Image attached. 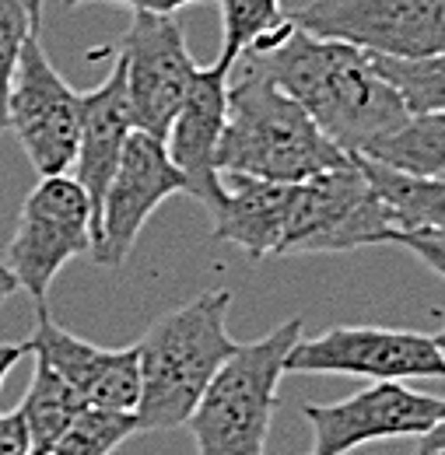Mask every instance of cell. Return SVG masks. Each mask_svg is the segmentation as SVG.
<instances>
[{
	"label": "cell",
	"mask_w": 445,
	"mask_h": 455,
	"mask_svg": "<svg viewBox=\"0 0 445 455\" xmlns=\"http://www.w3.org/2000/svg\"><path fill=\"white\" fill-rule=\"evenodd\" d=\"M228 81L231 74L218 63L200 67L166 137L168 158L186 175V196L204 204L211 218L218 214L224 200L218 148H222L224 119H228Z\"/></svg>",
	"instance_id": "obj_14"
},
{
	"label": "cell",
	"mask_w": 445,
	"mask_h": 455,
	"mask_svg": "<svg viewBox=\"0 0 445 455\" xmlns=\"http://www.w3.org/2000/svg\"><path fill=\"white\" fill-rule=\"evenodd\" d=\"M432 340L439 343V350H442V354H445V326H442V330H439V333H435V337H432Z\"/></svg>",
	"instance_id": "obj_31"
},
{
	"label": "cell",
	"mask_w": 445,
	"mask_h": 455,
	"mask_svg": "<svg viewBox=\"0 0 445 455\" xmlns=\"http://www.w3.org/2000/svg\"><path fill=\"white\" fill-rule=\"evenodd\" d=\"M249 60L274 74V81L302 102L344 155H365L410 116L403 95L379 74L372 53L320 39L298 25L278 50Z\"/></svg>",
	"instance_id": "obj_1"
},
{
	"label": "cell",
	"mask_w": 445,
	"mask_h": 455,
	"mask_svg": "<svg viewBox=\"0 0 445 455\" xmlns=\"http://www.w3.org/2000/svg\"><path fill=\"white\" fill-rule=\"evenodd\" d=\"M312 427L309 455H347L368 442L425 438L445 417V396L417 393L403 382H376L340 403H305Z\"/></svg>",
	"instance_id": "obj_11"
},
{
	"label": "cell",
	"mask_w": 445,
	"mask_h": 455,
	"mask_svg": "<svg viewBox=\"0 0 445 455\" xmlns=\"http://www.w3.org/2000/svg\"><path fill=\"white\" fill-rule=\"evenodd\" d=\"M390 245L414 252L428 270H435L445 281V235L439 231H392Z\"/></svg>",
	"instance_id": "obj_24"
},
{
	"label": "cell",
	"mask_w": 445,
	"mask_h": 455,
	"mask_svg": "<svg viewBox=\"0 0 445 455\" xmlns=\"http://www.w3.org/2000/svg\"><path fill=\"white\" fill-rule=\"evenodd\" d=\"M287 18L372 57L425 60L445 53V0H309Z\"/></svg>",
	"instance_id": "obj_7"
},
{
	"label": "cell",
	"mask_w": 445,
	"mask_h": 455,
	"mask_svg": "<svg viewBox=\"0 0 445 455\" xmlns=\"http://www.w3.org/2000/svg\"><path fill=\"white\" fill-rule=\"evenodd\" d=\"M28 354H32L28 340L25 343H0V386H4V379L11 375V368H14L21 357H28Z\"/></svg>",
	"instance_id": "obj_27"
},
{
	"label": "cell",
	"mask_w": 445,
	"mask_h": 455,
	"mask_svg": "<svg viewBox=\"0 0 445 455\" xmlns=\"http://www.w3.org/2000/svg\"><path fill=\"white\" fill-rule=\"evenodd\" d=\"M67 7H77V4H119V7H130L134 14L137 11H148V14H175L190 4H207V0H63Z\"/></svg>",
	"instance_id": "obj_26"
},
{
	"label": "cell",
	"mask_w": 445,
	"mask_h": 455,
	"mask_svg": "<svg viewBox=\"0 0 445 455\" xmlns=\"http://www.w3.org/2000/svg\"><path fill=\"white\" fill-rule=\"evenodd\" d=\"M302 315H291L267 337L239 343L186 420L197 455H267L284 361L302 340Z\"/></svg>",
	"instance_id": "obj_4"
},
{
	"label": "cell",
	"mask_w": 445,
	"mask_h": 455,
	"mask_svg": "<svg viewBox=\"0 0 445 455\" xmlns=\"http://www.w3.org/2000/svg\"><path fill=\"white\" fill-rule=\"evenodd\" d=\"M365 158L407 175L445 179V113H410L392 133L376 140Z\"/></svg>",
	"instance_id": "obj_20"
},
{
	"label": "cell",
	"mask_w": 445,
	"mask_h": 455,
	"mask_svg": "<svg viewBox=\"0 0 445 455\" xmlns=\"http://www.w3.org/2000/svg\"><path fill=\"white\" fill-rule=\"evenodd\" d=\"M95 249V211L74 175H43L25 196L7 245V267L36 305H46L56 274Z\"/></svg>",
	"instance_id": "obj_6"
},
{
	"label": "cell",
	"mask_w": 445,
	"mask_h": 455,
	"mask_svg": "<svg viewBox=\"0 0 445 455\" xmlns=\"http://www.w3.org/2000/svg\"><path fill=\"white\" fill-rule=\"evenodd\" d=\"M218 7H222V53L214 63L228 74L242 57L271 53L295 32V21L280 7V0H218Z\"/></svg>",
	"instance_id": "obj_17"
},
{
	"label": "cell",
	"mask_w": 445,
	"mask_h": 455,
	"mask_svg": "<svg viewBox=\"0 0 445 455\" xmlns=\"http://www.w3.org/2000/svg\"><path fill=\"white\" fill-rule=\"evenodd\" d=\"M365 175L379 189L392 211L396 231H439L445 235V179H425V175H407L383 162H372L358 155Z\"/></svg>",
	"instance_id": "obj_18"
},
{
	"label": "cell",
	"mask_w": 445,
	"mask_h": 455,
	"mask_svg": "<svg viewBox=\"0 0 445 455\" xmlns=\"http://www.w3.org/2000/svg\"><path fill=\"white\" fill-rule=\"evenodd\" d=\"M445 452V417L421 438V445H417V455H442Z\"/></svg>",
	"instance_id": "obj_28"
},
{
	"label": "cell",
	"mask_w": 445,
	"mask_h": 455,
	"mask_svg": "<svg viewBox=\"0 0 445 455\" xmlns=\"http://www.w3.org/2000/svg\"><path fill=\"white\" fill-rule=\"evenodd\" d=\"M224 200L214 214V238L242 249L253 263L280 256L295 182H271L256 175L222 172Z\"/></svg>",
	"instance_id": "obj_16"
},
{
	"label": "cell",
	"mask_w": 445,
	"mask_h": 455,
	"mask_svg": "<svg viewBox=\"0 0 445 455\" xmlns=\"http://www.w3.org/2000/svg\"><path fill=\"white\" fill-rule=\"evenodd\" d=\"M14 291H21L18 277H14V270H11L7 263H0V305H4V301H7Z\"/></svg>",
	"instance_id": "obj_29"
},
{
	"label": "cell",
	"mask_w": 445,
	"mask_h": 455,
	"mask_svg": "<svg viewBox=\"0 0 445 455\" xmlns=\"http://www.w3.org/2000/svg\"><path fill=\"white\" fill-rule=\"evenodd\" d=\"M344 158L347 155L316 126L302 102L280 88L271 70L249 57L235 63L218 169L271 182H305Z\"/></svg>",
	"instance_id": "obj_2"
},
{
	"label": "cell",
	"mask_w": 445,
	"mask_h": 455,
	"mask_svg": "<svg viewBox=\"0 0 445 455\" xmlns=\"http://www.w3.org/2000/svg\"><path fill=\"white\" fill-rule=\"evenodd\" d=\"M28 36H39L32 28L25 0H0V133L7 130V99H11V81L18 70L21 50Z\"/></svg>",
	"instance_id": "obj_23"
},
{
	"label": "cell",
	"mask_w": 445,
	"mask_h": 455,
	"mask_svg": "<svg viewBox=\"0 0 445 455\" xmlns=\"http://www.w3.org/2000/svg\"><path fill=\"white\" fill-rule=\"evenodd\" d=\"M88 410L85 396L56 371L50 361L36 357L32 382L21 399V413L32 435V455H46L60 442V435Z\"/></svg>",
	"instance_id": "obj_19"
},
{
	"label": "cell",
	"mask_w": 445,
	"mask_h": 455,
	"mask_svg": "<svg viewBox=\"0 0 445 455\" xmlns=\"http://www.w3.org/2000/svg\"><path fill=\"white\" fill-rule=\"evenodd\" d=\"M134 109H130V92H126V67L116 57L109 77L81 95V137H77V158H74V179L85 186L92 211H95V231L102 200L109 189L116 165L123 158V148L134 133Z\"/></svg>",
	"instance_id": "obj_15"
},
{
	"label": "cell",
	"mask_w": 445,
	"mask_h": 455,
	"mask_svg": "<svg viewBox=\"0 0 445 455\" xmlns=\"http://www.w3.org/2000/svg\"><path fill=\"white\" fill-rule=\"evenodd\" d=\"M396 221L372 179L365 175L358 155L295 182L291 214L280 256L302 252H351L361 245H390Z\"/></svg>",
	"instance_id": "obj_5"
},
{
	"label": "cell",
	"mask_w": 445,
	"mask_h": 455,
	"mask_svg": "<svg viewBox=\"0 0 445 455\" xmlns=\"http://www.w3.org/2000/svg\"><path fill=\"white\" fill-rule=\"evenodd\" d=\"M231 291L214 287L204 291L162 319L151 323L141 354V403H137V435L172 431L190 420L200 396L222 371V364L239 350L228 333Z\"/></svg>",
	"instance_id": "obj_3"
},
{
	"label": "cell",
	"mask_w": 445,
	"mask_h": 455,
	"mask_svg": "<svg viewBox=\"0 0 445 455\" xmlns=\"http://www.w3.org/2000/svg\"><path fill=\"white\" fill-rule=\"evenodd\" d=\"M284 375H354L368 382L445 379V354L432 337L414 330L334 326L295 343Z\"/></svg>",
	"instance_id": "obj_8"
},
{
	"label": "cell",
	"mask_w": 445,
	"mask_h": 455,
	"mask_svg": "<svg viewBox=\"0 0 445 455\" xmlns=\"http://www.w3.org/2000/svg\"><path fill=\"white\" fill-rule=\"evenodd\" d=\"M7 130L39 175H67L77 158L81 95L46 57L39 36H28L7 99Z\"/></svg>",
	"instance_id": "obj_9"
},
{
	"label": "cell",
	"mask_w": 445,
	"mask_h": 455,
	"mask_svg": "<svg viewBox=\"0 0 445 455\" xmlns=\"http://www.w3.org/2000/svg\"><path fill=\"white\" fill-rule=\"evenodd\" d=\"M0 455H32V435L21 406L0 413Z\"/></svg>",
	"instance_id": "obj_25"
},
{
	"label": "cell",
	"mask_w": 445,
	"mask_h": 455,
	"mask_svg": "<svg viewBox=\"0 0 445 455\" xmlns=\"http://www.w3.org/2000/svg\"><path fill=\"white\" fill-rule=\"evenodd\" d=\"M112 53L126 67L134 126L166 140L172 119L179 116L190 84L200 70V63L186 46L182 25L175 21V14L137 11Z\"/></svg>",
	"instance_id": "obj_10"
},
{
	"label": "cell",
	"mask_w": 445,
	"mask_h": 455,
	"mask_svg": "<svg viewBox=\"0 0 445 455\" xmlns=\"http://www.w3.org/2000/svg\"><path fill=\"white\" fill-rule=\"evenodd\" d=\"M25 7H28V18H32V28L39 32L43 28V7H46V0H25Z\"/></svg>",
	"instance_id": "obj_30"
},
{
	"label": "cell",
	"mask_w": 445,
	"mask_h": 455,
	"mask_svg": "<svg viewBox=\"0 0 445 455\" xmlns=\"http://www.w3.org/2000/svg\"><path fill=\"white\" fill-rule=\"evenodd\" d=\"M36 357L50 361L56 371L85 396L88 406L134 413L141 403V354L137 343L123 350H106L99 343L74 337L56 326L46 305H36V330L28 337Z\"/></svg>",
	"instance_id": "obj_13"
},
{
	"label": "cell",
	"mask_w": 445,
	"mask_h": 455,
	"mask_svg": "<svg viewBox=\"0 0 445 455\" xmlns=\"http://www.w3.org/2000/svg\"><path fill=\"white\" fill-rule=\"evenodd\" d=\"M442 455H445V452H442Z\"/></svg>",
	"instance_id": "obj_32"
},
{
	"label": "cell",
	"mask_w": 445,
	"mask_h": 455,
	"mask_svg": "<svg viewBox=\"0 0 445 455\" xmlns=\"http://www.w3.org/2000/svg\"><path fill=\"white\" fill-rule=\"evenodd\" d=\"M179 193H186V175L168 158L166 140L144 130H134L102 200L92 259L106 270H119L134 252L148 218L168 196H179Z\"/></svg>",
	"instance_id": "obj_12"
},
{
	"label": "cell",
	"mask_w": 445,
	"mask_h": 455,
	"mask_svg": "<svg viewBox=\"0 0 445 455\" xmlns=\"http://www.w3.org/2000/svg\"><path fill=\"white\" fill-rule=\"evenodd\" d=\"M372 60L379 74L403 95L410 113H445V53L425 60Z\"/></svg>",
	"instance_id": "obj_22"
},
{
	"label": "cell",
	"mask_w": 445,
	"mask_h": 455,
	"mask_svg": "<svg viewBox=\"0 0 445 455\" xmlns=\"http://www.w3.org/2000/svg\"><path fill=\"white\" fill-rule=\"evenodd\" d=\"M130 435H137V413L88 406L46 455H112Z\"/></svg>",
	"instance_id": "obj_21"
}]
</instances>
